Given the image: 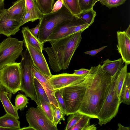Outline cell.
I'll list each match as a JSON object with an SVG mask.
<instances>
[{"label": "cell", "instance_id": "obj_1", "mask_svg": "<svg viewBox=\"0 0 130 130\" xmlns=\"http://www.w3.org/2000/svg\"><path fill=\"white\" fill-rule=\"evenodd\" d=\"M87 75L86 92L78 111L83 114L98 118L108 92L112 77L104 72L99 64L91 67Z\"/></svg>", "mask_w": 130, "mask_h": 130}, {"label": "cell", "instance_id": "obj_2", "mask_svg": "<svg viewBox=\"0 0 130 130\" xmlns=\"http://www.w3.org/2000/svg\"><path fill=\"white\" fill-rule=\"evenodd\" d=\"M82 32H78L62 39L48 41L50 47L43 48L47 53L49 64L54 71L67 69L82 39Z\"/></svg>", "mask_w": 130, "mask_h": 130}, {"label": "cell", "instance_id": "obj_3", "mask_svg": "<svg viewBox=\"0 0 130 130\" xmlns=\"http://www.w3.org/2000/svg\"><path fill=\"white\" fill-rule=\"evenodd\" d=\"M74 16L63 5L57 11L43 14L40 22L38 38L42 43L46 42L55 28L65 21L72 20Z\"/></svg>", "mask_w": 130, "mask_h": 130}, {"label": "cell", "instance_id": "obj_4", "mask_svg": "<svg viewBox=\"0 0 130 130\" xmlns=\"http://www.w3.org/2000/svg\"><path fill=\"white\" fill-rule=\"evenodd\" d=\"M87 81L86 75L74 84L59 89L65 102L66 115L78 111L86 92Z\"/></svg>", "mask_w": 130, "mask_h": 130}, {"label": "cell", "instance_id": "obj_5", "mask_svg": "<svg viewBox=\"0 0 130 130\" xmlns=\"http://www.w3.org/2000/svg\"><path fill=\"white\" fill-rule=\"evenodd\" d=\"M21 55V81L20 90L22 91L26 96L34 101L39 106L32 74L33 61L27 48L22 53Z\"/></svg>", "mask_w": 130, "mask_h": 130}, {"label": "cell", "instance_id": "obj_6", "mask_svg": "<svg viewBox=\"0 0 130 130\" xmlns=\"http://www.w3.org/2000/svg\"><path fill=\"white\" fill-rule=\"evenodd\" d=\"M115 77H112L107 96L98 115V123L101 126L110 122L116 116L121 103L116 92Z\"/></svg>", "mask_w": 130, "mask_h": 130}, {"label": "cell", "instance_id": "obj_7", "mask_svg": "<svg viewBox=\"0 0 130 130\" xmlns=\"http://www.w3.org/2000/svg\"><path fill=\"white\" fill-rule=\"evenodd\" d=\"M21 81L20 62L6 64L0 69V83L12 94L20 90Z\"/></svg>", "mask_w": 130, "mask_h": 130}, {"label": "cell", "instance_id": "obj_8", "mask_svg": "<svg viewBox=\"0 0 130 130\" xmlns=\"http://www.w3.org/2000/svg\"><path fill=\"white\" fill-rule=\"evenodd\" d=\"M23 43V40L10 37L0 43V69L6 64L15 62L22 53Z\"/></svg>", "mask_w": 130, "mask_h": 130}, {"label": "cell", "instance_id": "obj_9", "mask_svg": "<svg viewBox=\"0 0 130 130\" xmlns=\"http://www.w3.org/2000/svg\"><path fill=\"white\" fill-rule=\"evenodd\" d=\"M29 126L35 130H57V126L47 117L40 106L28 109L26 115Z\"/></svg>", "mask_w": 130, "mask_h": 130}, {"label": "cell", "instance_id": "obj_10", "mask_svg": "<svg viewBox=\"0 0 130 130\" xmlns=\"http://www.w3.org/2000/svg\"><path fill=\"white\" fill-rule=\"evenodd\" d=\"M86 75H78L73 73H63L53 75L48 81L52 90L55 91L71 85L84 78Z\"/></svg>", "mask_w": 130, "mask_h": 130}, {"label": "cell", "instance_id": "obj_11", "mask_svg": "<svg viewBox=\"0 0 130 130\" xmlns=\"http://www.w3.org/2000/svg\"><path fill=\"white\" fill-rule=\"evenodd\" d=\"M82 21L80 19L74 16L72 20L64 21L55 28L47 42L59 39L71 35L75 27Z\"/></svg>", "mask_w": 130, "mask_h": 130}, {"label": "cell", "instance_id": "obj_12", "mask_svg": "<svg viewBox=\"0 0 130 130\" xmlns=\"http://www.w3.org/2000/svg\"><path fill=\"white\" fill-rule=\"evenodd\" d=\"M23 42L25 46L29 51L35 65L41 72L51 77L53 75L42 52L32 46L27 41Z\"/></svg>", "mask_w": 130, "mask_h": 130}, {"label": "cell", "instance_id": "obj_13", "mask_svg": "<svg viewBox=\"0 0 130 130\" xmlns=\"http://www.w3.org/2000/svg\"><path fill=\"white\" fill-rule=\"evenodd\" d=\"M20 23L11 18L7 14L6 9L0 12V34L8 37L14 35L20 30Z\"/></svg>", "mask_w": 130, "mask_h": 130}, {"label": "cell", "instance_id": "obj_14", "mask_svg": "<svg viewBox=\"0 0 130 130\" xmlns=\"http://www.w3.org/2000/svg\"><path fill=\"white\" fill-rule=\"evenodd\" d=\"M32 74L40 83L44 90L50 103L55 107H59L55 95V91H52L48 80L50 77L41 72L34 64L32 68Z\"/></svg>", "mask_w": 130, "mask_h": 130}, {"label": "cell", "instance_id": "obj_15", "mask_svg": "<svg viewBox=\"0 0 130 130\" xmlns=\"http://www.w3.org/2000/svg\"><path fill=\"white\" fill-rule=\"evenodd\" d=\"M117 33V50L123 62L128 65L130 64V36L125 31H118Z\"/></svg>", "mask_w": 130, "mask_h": 130}, {"label": "cell", "instance_id": "obj_16", "mask_svg": "<svg viewBox=\"0 0 130 130\" xmlns=\"http://www.w3.org/2000/svg\"><path fill=\"white\" fill-rule=\"evenodd\" d=\"M12 93L0 83V100L6 113L15 118L19 119L18 110L11 103L10 100Z\"/></svg>", "mask_w": 130, "mask_h": 130}, {"label": "cell", "instance_id": "obj_17", "mask_svg": "<svg viewBox=\"0 0 130 130\" xmlns=\"http://www.w3.org/2000/svg\"><path fill=\"white\" fill-rule=\"evenodd\" d=\"M7 14L11 18L20 23L26 12L25 0H17L13 3L11 7L6 9Z\"/></svg>", "mask_w": 130, "mask_h": 130}, {"label": "cell", "instance_id": "obj_18", "mask_svg": "<svg viewBox=\"0 0 130 130\" xmlns=\"http://www.w3.org/2000/svg\"><path fill=\"white\" fill-rule=\"evenodd\" d=\"M123 62L122 58L112 61L107 59L103 62L102 66L103 70L111 77H115L122 67Z\"/></svg>", "mask_w": 130, "mask_h": 130}, {"label": "cell", "instance_id": "obj_19", "mask_svg": "<svg viewBox=\"0 0 130 130\" xmlns=\"http://www.w3.org/2000/svg\"><path fill=\"white\" fill-rule=\"evenodd\" d=\"M21 32L23 37V41H27L32 46L42 52L44 44L41 42L38 38L32 35L28 27H23Z\"/></svg>", "mask_w": 130, "mask_h": 130}, {"label": "cell", "instance_id": "obj_20", "mask_svg": "<svg viewBox=\"0 0 130 130\" xmlns=\"http://www.w3.org/2000/svg\"><path fill=\"white\" fill-rule=\"evenodd\" d=\"M18 119L11 115L6 113L0 117V126L20 130V123Z\"/></svg>", "mask_w": 130, "mask_h": 130}, {"label": "cell", "instance_id": "obj_21", "mask_svg": "<svg viewBox=\"0 0 130 130\" xmlns=\"http://www.w3.org/2000/svg\"><path fill=\"white\" fill-rule=\"evenodd\" d=\"M127 64L125 63L115 78L116 92L120 101L121 90L127 72Z\"/></svg>", "mask_w": 130, "mask_h": 130}, {"label": "cell", "instance_id": "obj_22", "mask_svg": "<svg viewBox=\"0 0 130 130\" xmlns=\"http://www.w3.org/2000/svg\"><path fill=\"white\" fill-rule=\"evenodd\" d=\"M91 118L83 114L77 123L70 130H95L97 128L94 124L91 125L90 121Z\"/></svg>", "mask_w": 130, "mask_h": 130}, {"label": "cell", "instance_id": "obj_23", "mask_svg": "<svg viewBox=\"0 0 130 130\" xmlns=\"http://www.w3.org/2000/svg\"><path fill=\"white\" fill-rule=\"evenodd\" d=\"M130 73L127 72L122 88L120 98L121 103L130 104Z\"/></svg>", "mask_w": 130, "mask_h": 130}, {"label": "cell", "instance_id": "obj_24", "mask_svg": "<svg viewBox=\"0 0 130 130\" xmlns=\"http://www.w3.org/2000/svg\"><path fill=\"white\" fill-rule=\"evenodd\" d=\"M26 11L30 14L34 21L41 20L43 15L39 10L35 0H25Z\"/></svg>", "mask_w": 130, "mask_h": 130}, {"label": "cell", "instance_id": "obj_25", "mask_svg": "<svg viewBox=\"0 0 130 130\" xmlns=\"http://www.w3.org/2000/svg\"><path fill=\"white\" fill-rule=\"evenodd\" d=\"M38 102L47 117L53 122V115L55 107L50 102L44 101L38 94H37Z\"/></svg>", "mask_w": 130, "mask_h": 130}, {"label": "cell", "instance_id": "obj_26", "mask_svg": "<svg viewBox=\"0 0 130 130\" xmlns=\"http://www.w3.org/2000/svg\"><path fill=\"white\" fill-rule=\"evenodd\" d=\"M96 15V12L93 10V8L90 9L82 11L75 17L80 19L90 26L94 22Z\"/></svg>", "mask_w": 130, "mask_h": 130}, {"label": "cell", "instance_id": "obj_27", "mask_svg": "<svg viewBox=\"0 0 130 130\" xmlns=\"http://www.w3.org/2000/svg\"><path fill=\"white\" fill-rule=\"evenodd\" d=\"M40 12L43 14L50 13L52 11L54 0H35Z\"/></svg>", "mask_w": 130, "mask_h": 130}, {"label": "cell", "instance_id": "obj_28", "mask_svg": "<svg viewBox=\"0 0 130 130\" xmlns=\"http://www.w3.org/2000/svg\"><path fill=\"white\" fill-rule=\"evenodd\" d=\"M63 5L75 17L82 10L80 7L78 0H62Z\"/></svg>", "mask_w": 130, "mask_h": 130}, {"label": "cell", "instance_id": "obj_29", "mask_svg": "<svg viewBox=\"0 0 130 130\" xmlns=\"http://www.w3.org/2000/svg\"><path fill=\"white\" fill-rule=\"evenodd\" d=\"M83 115L78 111L70 115L68 118L67 123L64 129L70 130L77 123Z\"/></svg>", "mask_w": 130, "mask_h": 130}, {"label": "cell", "instance_id": "obj_30", "mask_svg": "<svg viewBox=\"0 0 130 130\" xmlns=\"http://www.w3.org/2000/svg\"><path fill=\"white\" fill-rule=\"evenodd\" d=\"M28 100L25 95L18 94L15 97V106L18 110H21L27 106V104L29 103Z\"/></svg>", "mask_w": 130, "mask_h": 130}, {"label": "cell", "instance_id": "obj_31", "mask_svg": "<svg viewBox=\"0 0 130 130\" xmlns=\"http://www.w3.org/2000/svg\"><path fill=\"white\" fill-rule=\"evenodd\" d=\"M34 78V83L37 94H38L45 101L50 102L46 93L39 82L36 78Z\"/></svg>", "mask_w": 130, "mask_h": 130}, {"label": "cell", "instance_id": "obj_32", "mask_svg": "<svg viewBox=\"0 0 130 130\" xmlns=\"http://www.w3.org/2000/svg\"><path fill=\"white\" fill-rule=\"evenodd\" d=\"M65 114L58 107H56L54 110L53 115V122L56 125L59 123H61L60 121L65 120Z\"/></svg>", "mask_w": 130, "mask_h": 130}, {"label": "cell", "instance_id": "obj_33", "mask_svg": "<svg viewBox=\"0 0 130 130\" xmlns=\"http://www.w3.org/2000/svg\"><path fill=\"white\" fill-rule=\"evenodd\" d=\"M126 0H100L99 1L103 5L109 9L117 7L124 4Z\"/></svg>", "mask_w": 130, "mask_h": 130}, {"label": "cell", "instance_id": "obj_34", "mask_svg": "<svg viewBox=\"0 0 130 130\" xmlns=\"http://www.w3.org/2000/svg\"><path fill=\"white\" fill-rule=\"evenodd\" d=\"M55 95L59 105V108L65 114L66 113V108L65 102L59 90H55Z\"/></svg>", "mask_w": 130, "mask_h": 130}, {"label": "cell", "instance_id": "obj_35", "mask_svg": "<svg viewBox=\"0 0 130 130\" xmlns=\"http://www.w3.org/2000/svg\"><path fill=\"white\" fill-rule=\"evenodd\" d=\"M94 0H78L79 6L82 11L93 8Z\"/></svg>", "mask_w": 130, "mask_h": 130}, {"label": "cell", "instance_id": "obj_36", "mask_svg": "<svg viewBox=\"0 0 130 130\" xmlns=\"http://www.w3.org/2000/svg\"><path fill=\"white\" fill-rule=\"evenodd\" d=\"M90 25L82 21L80 23L75 27L72 32L71 35L78 32H83Z\"/></svg>", "mask_w": 130, "mask_h": 130}, {"label": "cell", "instance_id": "obj_37", "mask_svg": "<svg viewBox=\"0 0 130 130\" xmlns=\"http://www.w3.org/2000/svg\"><path fill=\"white\" fill-rule=\"evenodd\" d=\"M29 21L32 22L35 21L29 13L26 11L25 14L20 24V26Z\"/></svg>", "mask_w": 130, "mask_h": 130}, {"label": "cell", "instance_id": "obj_38", "mask_svg": "<svg viewBox=\"0 0 130 130\" xmlns=\"http://www.w3.org/2000/svg\"><path fill=\"white\" fill-rule=\"evenodd\" d=\"M63 5V2L62 1L58 0L54 5L52 11L51 12L58 11L62 7Z\"/></svg>", "mask_w": 130, "mask_h": 130}, {"label": "cell", "instance_id": "obj_39", "mask_svg": "<svg viewBox=\"0 0 130 130\" xmlns=\"http://www.w3.org/2000/svg\"><path fill=\"white\" fill-rule=\"evenodd\" d=\"M90 70L81 68L79 70H75L73 74L78 75H87L89 73Z\"/></svg>", "mask_w": 130, "mask_h": 130}, {"label": "cell", "instance_id": "obj_40", "mask_svg": "<svg viewBox=\"0 0 130 130\" xmlns=\"http://www.w3.org/2000/svg\"><path fill=\"white\" fill-rule=\"evenodd\" d=\"M106 47H107V46H103L97 49L86 51L84 53L90 55L92 56H94L96 55L97 53L100 52Z\"/></svg>", "mask_w": 130, "mask_h": 130}, {"label": "cell", "instance_id": "obj_41", "mask_svg": "<svg viewBox=\"0 0 130 130\" xmlns=\"http://www.w3.org/2000/svg\"><path fill=\"white\" fill-rule=\"evenodd\" d=\"M40 22L34 28L29 29V30L31 33L35 37L38 38V35L39 31Z\"/></svg>", "mask_w": 130, "mask_h": 130}, {"label": "cell", "instance_id": "obj_42", "mask_svg": "<svg viewBox=\"0 0 130 130\" xmlns=\"http://www.w3.org/2000/svg\"><path fill=\"white\" fill-rule=\"evenodd\" d=\"M118 130H130V127L124 126L120 123H118Z\"/></svg>", "mask_w": 130, "mask_h": 130}, {"label": "cell", "instance_id": "obj_43", "mask_svg": "<svg viewBox=\"0 0 130 130\" xmlns=\"http://www.w3.org/2000/svg\"><path fill=\"white\" fill-rule=\"evenodd\" d=\"M20 130H35V129L32 127L29 126L27 127L21 128Z\"/></svg>", "mask_w": 130, "mask_h": 130}, {"label": "cell", "instance_id": "obj_44", "mask_svg": "<svg viewBox=\"0 0 130 130\" xmlns=\"http://www.w3.org/2000/svg\"><path fill=\"white\" fill-rule=\"evenodd\" d=\"M126 34L129 36H130V25L127 28L125 31Z\"/></svg>", "mask_w": 130, "mask_h": 130}, {"label": "cell", "instance_id": "obj_45", "mask_svg": "<svg viewBox=\"0 0 130 130\" xmlns=\"http://www.w3.org/2000/svg\"><path fill=\"white\" fill-rule=\"evenodd\" d=\"M16 130L14 128H7L4 127L0 126V130Z\"/></svg>", "mask_w": 130, "mask_h": 130}, {"label": "cell", "instance_id": "obj_46", "mask_svg": "<svg viewBox=\"0 0 130 130\" xmlns=\"http://www.w3.org/2000/svg\"><path fill=\"white\" fill-rule=\"evenodd\" d=\"M4 2H0V12L4 8Z\"/></svg>", "mask_w": 130, "mask_h": 130}, {"label": "cell", "instance_id": "obj_47", "mask_svg": "<svg viewBox=\"0 0 130 130\" xmlns=\"http://www.w3.org/2000/svg\"><path fill=\"white\" fill-rule=\"evenodd\" d=\"M100 0H94L93 2V5L94 6L95 3L98 1H99Z\"/></svg>", "mask_w": 130, "mask_h": 130}, {"label": "cell", "instance_id": "obj_48", "mask_svg": "<svg viewBox=\"0 0 130 130\" xmlns=\"http://www.w3.org/2000/svg\"><path fill=\"white\" fill-rule=\"evenodd\" d=\"M4 0H0V2H4Z\"/></svg>", "mask_w": 130, "mask_h": 130}]
</instances>
